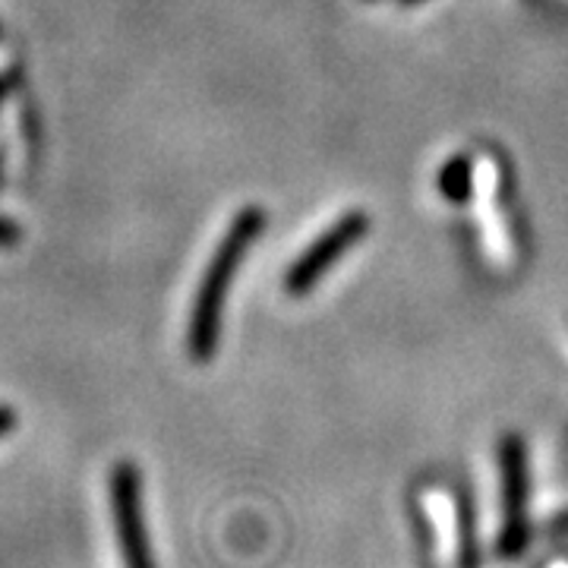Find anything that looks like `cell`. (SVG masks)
I'll list each match as a JSON object with an SVG mask.
<instances>
[{"label":"cell","instance_id":"obj_1","mask_svg":"<svg viewBox=\"0 0 568 568\" xmlns=\"http://www.w3.org/2000/svg\"><path fill=\"white\" fill-rule=\"evenodd\" d=\"M260 227H263V212L260 209L241 212L237 222L231 224L222 246H219L209 272H205V282L200 287V297H196V310H193V323H190V351H193L196 361H205L212 354L215 332H219V310H222L224 287H227L234 268L241 263L244 246L260 234Z\"/></svg>","mask_w":568,"mask_h":568},{"label":"cell","instance_id":"obj_2","mask_svg":"<svg viewBox=\"0 0 568 568\" xmlns=\"http://www.w3.org/2000/svg\"><path fill=\"white\" fill-rule=\"evenodd\" d=\"M111 503H114V525H118V540H121L126 568H152L149 552H145V534H142L140 484H136V470L130 465L114 470Z\"/></svg>","mask_w":568,"mask_h":568},{"label":"cell","instance_id":"obj_3","mask_svg":"<svg viewBox=\"0 0 568 568\" xmlns=\"http://www.w3.org/2000/svg\"><path fill=\"white\" fill-rule=\"evenodd\" d=\"M364 231H366V215H361V212L345 215V219L335 224L328 234H323L316 244L306 250L304 256H301V263L287 272V291H291V294H301V291H306V287H313V282H316L325 268L345 253L347 246L361 241V234H364Z\"/></svg>","mask_w":568,"mask_h":568},{"label":"cell","instance_id":"obj_4","mask_svg":"<svg viewBox=\"0 0 568 568\" xmlns=\"http://www.w3.org/2000/svg\"><path fill=\"white\" fill-rule=\"evenodd\" d=\"M443 193L448 200H462L467 193V164L465 162H448L443 171Z\"/></svg>","mask_w":568,"mask_h":568},{"label":"cell","instance_id":"obj_5","mask_svg":"<svg viewBox=\"0 0 568 568\" xmlns=\"http://www.w3.org/2000/svg\"><path fill=\"white\" fill-rule=\"evenodd\" d=\"M10 429H13V410L0 407V436H7Z\"/></svg>","mask_w":568,"mask_h":568}]
</instances>
